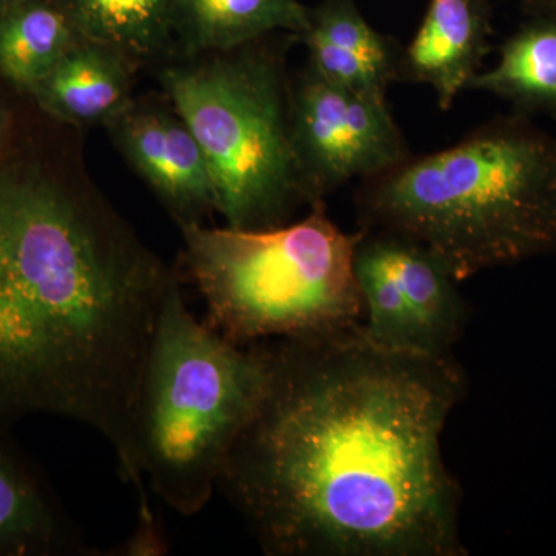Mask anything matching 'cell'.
<instances>
[{"label": "cell", "instance_id": "obj_4", "mask_svg": "<svg viewBox=\"0 0 556 556\" xmlns=\"http://www.w3.org/2000/svg\"><path fill=\"white\" fill-rule=\"evenodd\" d=\"M269 378L268 340L236 345L197 320L179 277L156 321L137 409L139 468L166 506L185 517L207 506Z\"/></svg>", "mask_w": 556, "mask_h": 556}, {"label": "cell", "instance_id": "obj_13", "mask_svg": "<svg viewBox=\"0 0 556 556\" xmlns=\"http://www.w3.org/2000/svg\"><path fill=\"white\" fill-rule=\"evenodd\" d=\"M379 237L404 294L417 354L452 357L468 321V305L447 266L422 244L393 233Z\"/></svg>", "mask_w": 556, "mask_h": 556}, {"label": "cell", "instance_id": "obj_20", "mask_svg": "<svg viewBox=\"0 0 556 556\" xmlns=\"http://www.w3.org/2000/svg\"><path fill=\"white\" fill-rule=\"evenodd\" d=\"M21 2V0H0V9L2 7L11 5V3Z\"/></svg>", "mask_w": 556, "mask_h": 556}, {"label": "cell", "instance_id": "obj_5", "mask_svg": "<svg viewBox=\"0 0 556 556\" xmlns=\"http://www.w3.org/2000/svg\"><path fill=\"white\" fill-rule=\"evenodd\" d=\"M294 40L295 35L274 33L156 70L164 97L203 150L217 214L229 228H278L317 204L292 139L287 58Z\"/></svg>", "mask_w": 556, "mask_h": 556}, {"label": "cell", "instance_id": "obj_10", "mask_svg": "<svg viewBox=\"0 0 556 556\" xmlns=\"http://www.w3.org/2000/svg\"><path fill=\"white\" fill-rule=\"evenodd\" d=\"M492 35V0H428L416 35L402 50L399 80L430 86L447 112L481 72Z\"/></svg>", "mask_w": 556, "mask_h": 556}, {"label": "cell", "instance_id": "obj_19", "mask_svg": "<svg viewBox=\"0 0 556 556\" xmlns=\"http://www.w3.org/2000/svg\"><path fill=\"white\" fill-rule=\"evenodd\" d=\"M530 16L548 17L556 21V0H521Z\"/></svg>", "mask_w": 556, "mask_h": 556}, {"label": "cell", "instance_id": "obj_3", "mask_svg": "<svg viewBox=\"0 0 556 556\" xmlns=\"http://www.w3.org/2000/svg\"><path fill=\"white\" fill-rule=\"evenodd\" d=\"M362 230L422 244L463 283L556 249V138L522 113L362 179Z\"/></svg>", "mask_w": 556, "mask_h": 556}, {"label": "cell", "instance_id": "obj_18", "mask_svg": "<svg viewBox=\"0 0 556 556\" xmlns=\"http://www.w3.org/2000/svg\"><path fill=\"white\" fill-rule=\"evenodd\" d=\"M14 137V113L9 102L0 93V156L9 148Z\"/></svg>", "mask_w": 556, "mask_h": 556}, {"label": "cell", "instance_id": "obj_11", "mask_svg": "<svg viewBox=\"0 0 556 556\" xmlns=\"http://www.w3.org/2000/svg\"><path fill=\"white\" fill-rule=\"evenodd\" d=\"M299 42L308 50V67L348 89L387 97L401 79L404 47L376 30L354 0H321L309 9Z\"/></svg>", "mask_w": 556, "mask_h": 556}, {"label": "cell", "instance_id": "obj_1", "mask_svg": "<svg viewBox=\"0 0 556 556\" xmlns=\"http://www.w3.org/2000/svg\"><path fill=\"white\" fill-rule=\"evenodd\" d=\"M270 378L217 492L269 556H466L441 438L466 393L455 358L357 331L268 340Z\"/></svg>", "mask_w": 556, "mask_h": 556}, {"label": "cell", "instance_id": "obj_2", "mask_svg": "<svg viewBox=\"0 0 556 556\" xmlns=\"http://www.w3.org/2000/svg\"><path fill=\"white\" fill-rule=\"evenodd\" d=\"M179 278L113 207L80 146L0 156V426L50 415L93 428L152 514L139 468L142 369Z\"/></svg>", "mask_w": 556, "mask_h": 556}, {"label": "cell", "instance_id": "obj_16", "mask_svg": "<svg viewBox=\"0 0 556 556\" xmlns=\"http://www.w3.org/2000/svg\"><path fill=\"white\" fill-rule=\"evenodd\" d=\"M468 90L495 94L522 115L556 119V21L530 16L504 40L495 67L481 70Z\"/></svg>", "mask_w": 556, "mask_h": 556}, {"label": "cell", "instance_id": "obj_8", "mask_svg": "<svg viewBox=\"0 0 556 556\" xmlns=\"http://www.w3.org/2000/svg\"><path fill=\"white\" fill-rule=\"evenodd\" d=\"M166 100L134 98L105 130L179 229L204 225L217 214L211 170L192 130Z\"/></svg>", "mask_w": 556, "mask_h": 556}, {"label": "cell", "instance_id": "obj_14", "mask_svg": "<svg viewBox=\"0 0 556 556\" xmlns=\"http://www.w3.org/2000/svg\"><path fill=\"white\" fill-rule=\"evenodd\" d=\"M308 27L309 9L299 0H174L177 58L239 49L274 33L299 39Z\"/></svg>", "mask_w": 556, "mask_h": 556}, {"label": "cell", "instance_id": "obj_7", "mask_svg": "<svg viewBox=\"0 0 556 556\" xmlns=\"http://www.w3.org/2000/svg\"><path fill=\"white\" fill-rule=\"evenodd\" d=\"M292 139L316 203L412 155L387 97L348 89L306 65L292 78Z\"/></svg>", "mask_w": 556, "mask_h": 556}, {"label": "cell", "instance_id": "obj_9", "mask_svg": "<svg viewBox=\"0 0 556 556\" xmlns=\"http://www.w3.org/2000/svg\"><path fill=\"white\" fill-rule=\"evenodd\" d=\"M11 430L0 426V556L100 555Z\"/></svg>", "mask_w": 556, "mask_h": 556}, {"label": "cell", "instance_id": "obj_17", "mask_svg": "<svg viewBox=\"0 0 556 556\" xmlns=\"http://www.w3.org/2000/svg\"><path fill=\"white\" fill-rule=\"evenodd\" d=\"M80 38L104 43L144 65L177 58L174 0H60Z\"/></svg>", "mask_w": 556, "mask_h": 556}, {"label": "cell", "instance_id": "obj_6", "mask_svg": "<svg viewBox=\"0 0 556 556\" xmlns=\"http://www.w3.org/2000/svg\"><path fill=\"white\" fill-rule=\"evenodd\" d=\"M179 230L182 268L203 299V321L229 342L334 338L361 327L354 274L361 230L343 232L325 203L273 229Z\"/></svg>", "mask_w": 556, "mask_h": 556}, {"label": "cell", "instance_id": "obj_12", "mask_svg": "<svg viewBox=\"0 0 556 556\" xmlns=\"http://www.w3.org/2000/svg\"><path fill=\"white\" fill-rule=\"evenodd\" d=\"M139 68L121 51L80 39L28 98L47 118L70 129L105 127L134 100Z\"/></svg>", "mask_w": 556, "mask_h": 556}, {"label": "cell", "instance_id": "obj_15", "mask_svg": "<svg viewBox=\"0 0 556 556\" xmlns=\"http://www.w3.org/2000/svg\"><path fill=\"white\" fill-rule=\"evenodd\" d=\"M80 35L60 0H21L0 9V83L30 97Z\"/></svg>", "mask_w": 556, "mask_h": 556}]
</instances>
